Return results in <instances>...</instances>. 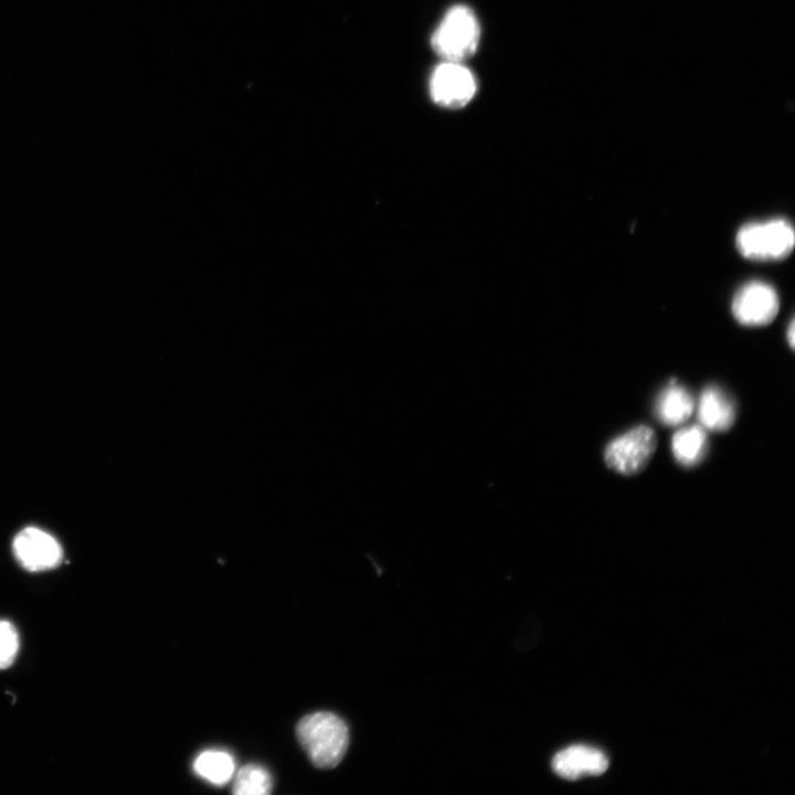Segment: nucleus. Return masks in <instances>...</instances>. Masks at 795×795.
<instances>
[{"instance_id":"f257e3e1","label":"nucleus","mask_w":795,"mask_h":795,"mask_svg":"<svg viewBox=\"0 0 795 795\" xmlns=\"http://www.w3.org/2000/svg\"><path fill=\"white\" fill-rule=\"evenodd\" d=\"M296 735L311 763L319 768L337 766L349 744V730L344 721L326 711L300 719Z\"/></svg>"},{"instance_id":"f03ea898","label":"nucleus","mask_w":795,"mask_h":795,"mask_svg":"<svg viewBox=\"0 0 795 795\" xmlns=\"http://www.w3.org/2000/svg\"><path fill=\"white\" fill-rule=\"evenodd\" d=\"M479 24L474 12L465 6L447 11L432 35V47L445 62L462 63L469 59L479 42Z\"/></svg>"},{"instance_id":"7ed1b4c3","label":"nucleus","mask_w":795,"mask_h":795,"mask_svg":"<svg viewBox=\"0 0 795 795\" xmlns=\"http://www.w3.org/2000/svg\"><path fill=\"white\" fill-rule=\"evenodd\" d=\"M795 242L792 225L783 219L743 225L735 237L739 252L755 261H776L786 257Z\"/></svg>"},{"instance_id":"20e7f679","label":"nucleus","mask_w":795,"mask_h":795,"mask_svg":"<svg viewBox=\"0 0 795 795\" xmlns=\"http://www.w3.org/2000/svg\"><path fill=\"white\" fill-rule=\"evenodd\" d=\"M657 447L655 432L639 425L611 441L604 452L608 468L622 475L640 473L650 462Z\"/></svg>"},{"instance_id":"39448f33","label":"nucleus","mask_w":795,"mask_h":795,"mask_svg":"<svg viewBox=\"0 0 795 795\" xmlns=\"http://www.w3.org/2000/svg\"><path fill=\"white\" fill-rule=\"evenodd\" d=\"M477 89L473 73L458 62H445L433 72L430 92L433 100L443 107L459 108L474 97Z\"/></svg>"},{"instance_id":"423d86ee","label":"nucleus","mask_w":795,"mask_h":795,"mask_svg":"<svg viewBox=\"0 0 795 795\" xmlns=\"http://www.w3.org/2000/svg\"><path fill=\"white\" fill-rule=\"evenodd\" d=\"M780 300L775 289L763 282L742 286L732 300L734 318L744 326H764L777 315Z\"/></svg>"},{"instance_id":"0eeeda50","label":"nucleus","mask_w":795,"mask_h":795,"mask_svg":"<svg viewBox=\"0 0 795 795\" xmlns=\"http://www.w3.org/2000/svg\"><path fill=\"white\" fill-rule=\"evenodd\" d=\"M13 552L19 563L32 572L53 569L62 560L59 542L36 528H26L18 533L13 541Z\"/></svg>"},{"instance_id":"6e6552de","label":"nucleus","mask_w":795,"mask_h":795,"mask_svg":"<svg viewBox=\"0 0 795 795\" xmlns=\"http://www.w3.org/2000/svg\"><path fill=\"white\" fill-rule=\"evenodd\" d=\"M607 767L608 759L602 751L582 744L565 748L552 759L553 771L566 780L601 775Z\"/></svg>"},{"instance_id":"1a4fd4ad","label":"nucleus","mask_w":795,"mask_h":795,"mask_svg":"<svg viewBox=\"0 0 795 795\" xmlns=\"http://www.w3.org/2000/svg\"><path fill=\"white\" fill-rule=\"evenodd\" d=\"M697 413L703 428L723 432L734 423L735 404L725 391L712 385L706 388L701 393Z\"/></svg>"},{"instance_id":"9d476101","label":"nucleus","mask_w":795,"mask_h":795,"mask_svg":"<svg viewBox=\"0 0 795 795\" xmlns=\"http://www.w3.org/2000/svg\"><path fill=\"white\" fill-rule=\"evenodd\" d=\"M695 409L691 393L683 386L677 385L672 380L658 395L655 403L657 418L667 426H678L686 423Z\"/></svg>"},{"instance_id":"9b49d317","label":"nucleus","mask_w":795,"mask_h":795,"mask_svg":"<svg viewBox=\"0 0 795 795\" xmlns=\"http://www.w3.org/2000/svg\"><path fill=\"white\" fill-rule=\"evenodd\" d=\"M707 434L701 425H691L677 431L671 439L676 460L685 467L699 464L707 453Z\"/></svg>"},{"instance_id":"f8f14e48","label":"nucleus","mask_w":795,"mask_h":795,"mask_svg":"<svg viewBox=\"0 0 795 795\" xmlns=\"http://www.w3.org/2000/svg\"><path fill=\"white\" fill-rule=\"evenodd\" d=\"M235 763L233 756L221 750H205L193 761V771L201 778L221 786L233 776Z\"/></svg>"},{"instance_id":"ddd939ff","label":"nucleus","mask_w":795,"mask_h":795,"mask_svg":"<svg viewBox=\"0 0 795 795\" xmlns=\"http://www.w3.org/2000/svg\"><path fill=\"white\" fill-rule=\"evenodd\" d=\"M273 789L269 772L258 764H247L239 770L233 783L236 795H267Z\"/></svg>"},{"instance_id":"4468645a","label":"nucleus","mask_w":795,"mask_h":795,"mask_svg":"<svg viewBox=\"0 0 795 795\" xmlns=\"http://www.w3.org/2000/svg\"><path fill=\"white\" fill-rule=\"evenodd\" d=\"M19 649V636L14 626L0 621V669L8 668L15 659Z\"/></svg>"},{"instance_id":"2eb2a0df","label":"nucleus","mask_w":795,"mask_h":795,"mask_svg":"<svg viewBox=\"0 0 795 795\" xmlns=\"http://www.w3.org/2000/svg\"><path fill=\"white\" fill-rule=\"evenodd\" d=\"M794 329H795L794 322L792 321L789 325L788 331H787V339H788L789 346L792 348L794 347V337H795Z\"/></svg>"}]
</instances>
